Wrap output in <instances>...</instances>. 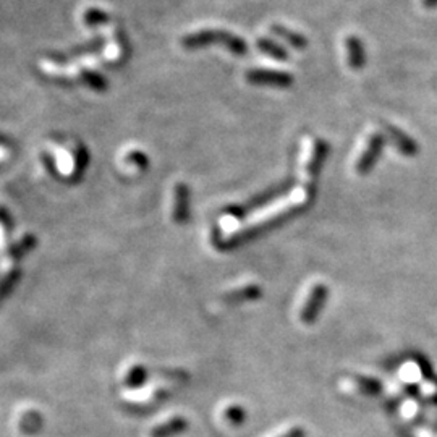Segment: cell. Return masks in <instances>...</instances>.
Segmentation results:
<instances>
[{"instance_id": "9a60e30c", "label": "cell", "mask_w": 437, "mask_h": 437, "mask_svg": "<svg viewBox=\"0 0 437 437\" xmlns=\"http://www.w3.org/2000/svg\"><path fill=\"white\" fill-rule=\"evenodd\" d=\"M225 416L230 422L233 425H238V422L243 421V410L240 407H230L227 411H225Z\"/></svg>"}, {"instance_id": "5b68a950", "label": "cell", "mask_w": 437, "mask_h": 437, "mask_svg": "<svg viewBox=\"0 0 437 437\" xmlns=\"http://www.w3.org/2000/svg\"><path fill=\"white\" fill-rule=\"evenodd\" d=\"M345 51H347L348 65L352 66L353 70L363 69L364 64H366V54H364L362 39L353 35L347 36L345 37Z\"/></svg>"}, {"instance_id": "d6986e66", "label": "cell", "mask_w": 437, "mask_h": 437, "mask_svg": "<svg viewBox=\"0 0 437 437\" xmlns=\"http://www.w3.org/2000/svg\"><path fill=\"white\" fill-rule=\"evenodd\" d=\"M422 7L426 8H436L437 7V0H421Z\"/></svg>"}, {"instance_id": "4fadbf2b", "label": "cell", "mask_w": 437, "mask_h": 437, "mask_svg": "<svg viewBox=\"0 0 437 437\" xmlns=\"http://www.w3.org/2000/svg\"><path fill=\"white\" fill-rule=\"evenodd\" d=\"M18 277H20V271H18V269H13V271L7 272L6 276L0 278V303H2V300L7 298L8 294H10L13 285L18 282Z\"/></svg>"}, {"instance_id": "277c9868", "label": "cell", "mask_w": 437, "mask_h": 437, "mask_svg": "<svg viewBox=\"0 0 437 437\" xmlns=\"http://www.w3.org/2000/svg\"><path fill=\"white\" fill-rule=\"evenodd\" d=\"M382 146H384V136L381 133H374L373 136L368 139L366 146H364L362 154L358 156L357 164H355V170H357L358 174H366V172L374 166L377 156L381 154Z\"/></svg>"}, {"instance_id": "8fae6325", "label": "cell", "mask_w": 437, "mask_h": 437, "mask_svg": "<svg viewBox=\"0 0 437 437\" xmlns=\"http://www.w3.org/2000/svg\"><path fill=\"white\" fill-rule=\"evenodd\" d=\"M258 49L264 52V54L272 57L278 62H285L288 60V52L283 49L280 44H277L276 41L267 39V37H262V39H258Z\"/></svg>"}, {"instance_id": "2e32d148", "label": "cell", "mask_w": 437, "mask_h": 437, "mask_svg": "<svg viewBox=\"0 0 437 437\" xmlns=\"http://www.w3.org/2000/svg\"><path fill=\"white\" fill-rule=\"evenodd\" d=\"M420 369V368H418ZM416 366H413V364H410V366H407V371L403 373V376H405L408 381H415L416 377H420V371H418Z\"/></svg>"}, {"instance_id": "7c38bea8", "label": "cell", "mask_w": 437, "mask_h": 437, "mask_svg": "<svg viewBox=\"0 0 437 437\" xmlns=\"http://www.w3.org/2000/svg\"><path fill=\"white\" fill-rule=\"evenodd\" d=\"M148 371L143 366H133L125 376V386L130 389H136L141 387L144 382H146Z\"/></svg>"}, {"instance_id": "e0dca14e", "label": "cell", "mask_w": 437, "mask_h": 437, "mask_svg": "<svg viewBox=\"0 0 437 437\" xmlns=\"http://www.w3.org/2000/svg\"><path fill=\"white\" fill-rule=\"evenodd\" d=\"M301 434H303V431L298 429V427H294V429L283 432L280 437H301Z\"/></svg>"}, {"instance_id": "5bb4252c", "label": "cell", "mask_w": 437, "mask_h": 437, "mask_svg": "<svg viewBox=\"0 0 437 437\" xmlns=\"http://www.w3.org/2000/svg\"><path fill=\"white\" fill-rule=\"evenodd\" d=\"M36 244V240H35V237H25L23 240H20V242H18L17 244H13V247L8 249L7 251V254L10 258H20V256H23V254L25 253H28L30 251V249L35 247Z\"/></svg>"}, {"instance_id": "9c48e42d", "label": "cell", "mask_w": 437, "mask_h": 437, "mask_svg": "<svg viewBox=\"0 0 437 437\" xmlns=\"http://www.w3.org/2000/svg\"><path fill=\"white\" fill-rule=\"evenodd\" d=\"M271 30L274 35L280 37V39L285 41L288 46H292L296 51H305L306 47H308V39H306V37L298 31L290 30V28H287L283 25H274Z\"/></svg>"}, {"instance_id": "ac0fdd59", "label": "cell", "mask_w": 437, "mask_h": 437, "mask_svg": "<svg viewBox=\"0 0 437 437\" xmlns=\"http://www.w3.org/2000/svg\"><path fill=\"white\" fill-rule=\"evenodd\" d=\"M403 408H407V410H403V415H405V416H411L413 413L416 411V405H415V403H407V405L403 407Z\"/></svg>"}, {"instance_id": "7a4b0ae2", "label": "cell", "mask_w": 437, "mask_h": 437, "mask_svg": "<svg viewBox=\"0 0 437 437\" xmlns=\"http://www.w3.org/2000/svg\"><path fill=\"white\" fill-rule=\"evenodd\" d=\"M247 80L253 84L274 86V88H290L294 83V76L288 71L269 70V69H254L247 73Z\"/></svg>"}, {"instance_id": "ba28073f", "label": "cell", "mask_w": 437, "mask_h": 437, "mask_svg": "<svg viewBox=\"0 0 437 437\" xmlns=\"http://www.w3.org/2000/svg\"><path fill=\"white\" fill-rule=\"evenodd\" d=\"M386 132H387V136L391 138V141L393 143V146H395L402 154H405V156L416 154L418 152L416 144L410 136H408V134L400 132V130L395 127H386Z\"/></svg>"}, {"instance_id": "52a82bcc", "label": "cell", "mask_w": 437, "mask_h": 437, "mask_svg": "<svg viewBox=\"0 0 437 437\" xmlns=\"http://www.w3.org/2000/svg\"><path fill=\"white\" fill-rule=\"evenodd\" d=\"M188 186L184 184L175 185L174 190V211H172V215H174V220L177 224L185 222L188 219Z\"/></svg>"}, {"instance_id": "3957f363", "label": "cell", "mask_w": 437, "mask_h": 437, "mask_svg": "<svg viewBox=\"0 0 437 437\" xmlns=\"http://www.w3.org/2000/svg\"><path fill=\"white\" fill-rule=\"evenodd\" d=\"M328 298V287L323 283H316L311 287L310 295L306 296L303 308L300 311V321L303 324H313L318 318L319 311L323 310V305Z\"/></svg>"}, {"instance_id": "6da1fadb", "label": "cell", "mask_w": 437, "mask_h": 437, "mask_svg": "<svg viewBox=\"0 0 437 437\" xmlns=\"http://www.w3.org/2000/svg\"><path fill=\"white\" fill-rule=\"evenodd\" d=\"M325 144L319 139H308L305 143V151L303 157H301L300 162V179H301V186L310 191V186L313 185V181L318 175V170L321 167V162H323L325 156Z\"/></svg>"}, {"instance_id": "8992f818", "label": "cell", "mask_w": 437, "mask_h": 437, "mask_svg": "<svg viewBox=\"0 0 437 437\" xmlns=\"http://www.w3.org/2000/svg\"><path fill=\"white\" fill-rule=\"evenodd\" d=\"M188 429V421L181 416H174L151 429V437H175Z\"/></svg>"}, {"instance_id": "30bf717a", "label": "cell", "mask_w": 437, "mask_h": 437, "mask_svg": "<svg viewBox=\"0 0 437 437\" xmlns=\"http://www.w3.org/2000/svg\"><path fill=\"white\" fill-rule=\"evenodd\" d=\"M258 296H261V288H259L258 285H253V283H249V285H243V287L230 290L229 294L224 295V301L225 303L235 305V303H242V301L254 300V298H258Z\"/></svg>"}]
</instances>
